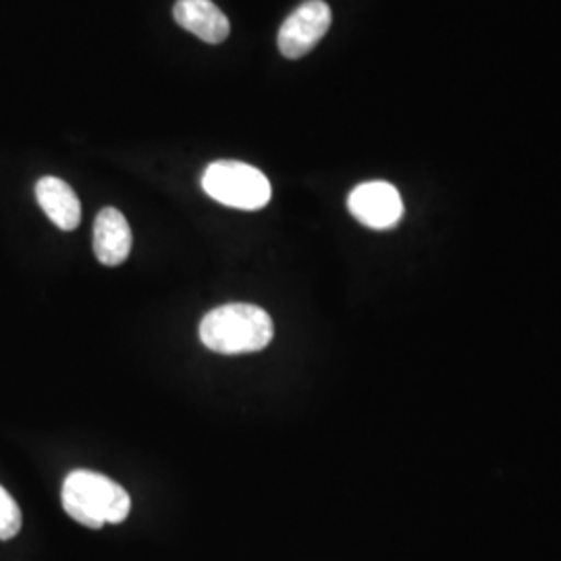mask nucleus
I'll return each mask as SVG.
<instances>
[{
  "mask_svg": "<svg viewBox=\"0 0 561 561\" xmlns=\"http://www.w3.org/2000/svg\"><path fill=\"white\" fill-rule=\"evenodd\" d=\"M275 335L266 310L254 304H225L201 322V340L217 354H252L264 350Z\"/></svg>",
  "mask_w": 561,
  "mask_h": 561,
  "instance_id": "obj_1",
  "label": "nucleus"
},
{
  "mask_svg": "<svg viewBox=\"0 0 561 561\" xmlns=\"http://www.w3.org/2000/svg\"><path fill=\"white\" fill-rule=\"evenodd\" d=\"M62 507L76 522L88 528L121 524L129 516V493L108 477L76 470L62 482Z\"/></svg>",
  "mask_w": 561,
  "mask_h": 561,
  "instance_id": "obj_2",
  "label": "nucleus"
},
{
  "mask_svg": "<svg viewBox=\"0 0 561 561\" xmlns=\"http://www.w3.org/2000/svg\"><path fill=\"white\" fill-rule=\"evenodd\" d=\"M202 187L213 201L240 210H261L273 196L271 181L245 162L217 161L202 175Z\"/></svg>",
  "mask_w": 561,
  "mask_h": 561,
  "instance_id": "obj_3",
  "label": "nucleus"
},
{
  "mask_svg": "<svg viewBox=\"0 0 561 561\" xmlns=\"http://www.w3.org/2000/svg\"><path fill=\"white\" fill-rule=\"evenodd\" d=\"M331 27V9L324 0H306L279 30V50L287 59L308 55Z\"/></svg>",
  "mask_w": 561,
  "mask_h": 561,
  "instance_id": "obj_4",
  "label": "nucleus"
},
{
  "mask_svg": "<svg viewBox=\"0 0 561 561\" xmlns=\"http://www.w3.org/2000/svg\"><path fill=\"white\" fill-rule=\"evenodd\" d=\"M347 208L356 221L379 231L396 227L403 217L400 192L387 181H368L358 185L347 198Z\"/></svg>",
  "mask_w": 561,
  "mask_h": 561,
  "instance_id": "obj_5",
  "label": "nucleus"
},
{
  "mask_svg": "<svg viewBox=\"0 0 561 561\" xmlns=\"http://www.w3.org/2000/svg\"><path fill=\"white\" fill-rule=\"evenodd\" d=\"M173 18L183 30L208 44H221L229 36V20L213 0H178Z\"/></svg>",
  "mask_w": 561,
  "mask_h": 561,
  "instance_id": "obj_6",
  "label": "nucleus"
},
{
  "mask_svg": "<svg viewBox=\"0 0 561 561\" xmlns=\"http://www.w3.org/2000/svg\"><path fill=\"white\" fill-rule=\"evenodd\" d=\"M131 229L117 208H102L94 222V254L104 266H119L131 252Z\"/></svg>",
  "mask_w": 561,
  "mask_h": 561,
  "instance_id": "obj_7",
  "label": "nucleus"
},
{
  "mask_svg": "<svg viewBox=\"0 0 561 561\" xmlns=\"http://www.w3.org/2000/svg\"><path fill=\"white\" fill-rule=\"evenodd\" d=\"M36 198L46 217L62 231H73L80 227V198L69 183L59 178H42L36 183Z\"/></svg>",
  "mask_w": 561,
  "mask_h": 561,
  "instance_id": "obj_8",
  "label": "nucleus"
},
{
  "mask_svg": "<svg viewBox=\"0 0 561 561\" xmlns=\"http://www.w3.org/2000/svg\"><path fill=\"white\" fill-rule=\"evenodd\" d=\"M21 528V510L15 500L0 486V541L13 539Z\"/></svg>",
  "mask_w": 561,
  "mask_h": 561,
  "instance_id": "obj_9",
  "label": "nucleus"
}]
</instances>
